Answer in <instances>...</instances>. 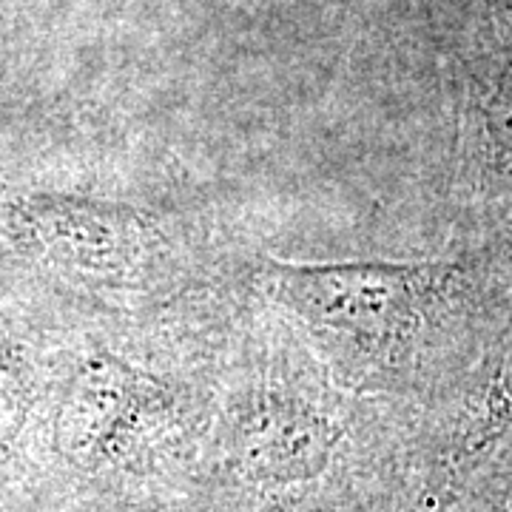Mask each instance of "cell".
Wrapping results in <instances>:
<instances>
[{
  "label": "cell",
  "instance_id": "obj_1",
  "mask_svg": "<svg viewBox=\"0 0 512 512\" xmlns=\"http://www.w3.org/2000/svg\"><path fill=\"white\" fill-rule=\"evenodd\" d=\"M481 279L461 262H345L262 271V291L345 359L413 365L473 308Z\"/></svg>",
  "mask_w": 512,
  "mask_h": 512
},
{
  "label": "cell",
  "instance_id": "obj_2",
  "mask_svg": "<svg viewBox=\"0 0 512 512\" xmlns=\"http://www.w3.org/2000/svg\"><path fill=\"white\" fill-rule=\"evenodd\" d=\"M12 234L29 254L94 288H143L165 265L163 231L117 202L35 194L12 208Z\"/></svg>",
  "mask_w": 512,
  "mask_h": 512
},
{
  "label": "cell",
  "instance_id": "obj_3",
  "mask_svg": "<svg viewBox=\"0 0 512 512\" xmlns=\"http://www.w3.org/2000/svg\"><path fill=\"white\" fill-rule=\"evenodd\" d=\"M140 379L120 362L92 359L69 384L66 396V433L74 447H97V441L114 436L120 419L140 396Z\"/></svg>",
  "mask_w": 512,
  "mask_h": 512
},
{
  "label": "cell",
  "instance_id": "obj_4",
  "mask_svg": "<svg viewBox=\"0 0 512 512\" xmlns=\"http://www.w3.org/2000/svg\"><path fill=\"white\" fill-rule=\"evenodd\" d=\"M245 458L256 476L285 481L316 470L325 458V439L319 424L305 416H271L262 427L248 430Z\"/></svg>",
  "mask_w": 512,
  "mask_h": 512
},
{
  "label": "cell",
  "instance_id": "obj_5",
  "mask_svg": "<svg viewBox=\"0 0 512 512\" xmlns=\"http://www.w3.org/2000/svg\"><path fill=\"white\" fill-rule=\"evenodd\" d=\"M29 404V370L18 353L0 348V447L15 439Z\"/></svg>",
  "mask_w": 512,
  "mask_h": 512
},
{
  "label": "cell",
  "instance_id": "obj_6",
  "mask_svg": "<svg viewBox=\"0 0 512 512\" xmlns=\"http://www.w3.org/2000/svg\"><path fill=\"white\" fill-rule=\"evenodd\" d=\"M495 376L490 384V416L495 421H512V311L507 328L495 345Z\"/></svg>",
  "mask_w": 512,
  "mask_h": 512
}]
</instances>
